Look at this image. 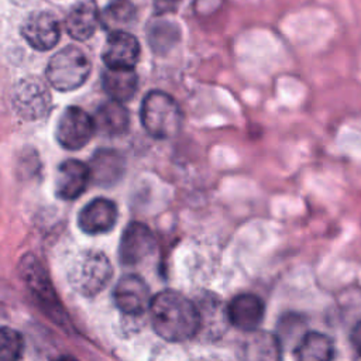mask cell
<instances>
[{"mask_svg": "<svg viewBox=\"0 0 361 361\" xmlns=\"http://www.w3.org/2000/svg\"><path fill=\"white\" fill-rule=\"evenodd\" d=\"M137 8L130 0H113L100 13V23L111 31H120L135 21Z\"/></svg>", "mask_w": 361, "mask_h": 361, "instance_id": "obj_20", "label": "cell"}, {"mask_svg": "<svg viewBox=\"0 0 361 361\" xmlns=\"http://www.w3.org/2000/svg\"><path fill=\"white\" fill-rule=\"evenodd\" d=\"M180 0H152V6L157 14H166V13H173Z\"/></svg>", "mask_w": 361, "mask_h": 361, "instance_id": "obj_23", "label": "cell"}, {"mask_svg": "<svg viewBox=\"0 0 361 361\" xmlns=\"http://www.w3.org/2000/svg\"><path fill=\"white\" fill-rule=\"evenodd\" d=\"M149 310L154 330L168 341L189 340L199 330V310L179 292L157 293L151 300Z\"/></svg>", "mask_w": 361, "mask_h": 361, "instance_id": "obj_1", "label": "cell"}, {"mask_svg": "<svg viewBox=\"0 0 361 361\" xmlns=\"http://www.w3.org/2000/svg\"><path fill=\"white\" fill-rule=\"evenodd\" d=\"M124 166V161L117 151L100 149L97 151L89 165L90 179L99 183H110L117 180Z\"/></svg>", "mask_w": 361, "mask_h": 361, "instance_id": "obj_19", "label": "cell"}, {"mask_svg": "<svg viewBox=\"0 0 361 361\" xmlns=\"http://www.w3.org/2000/svg\"><path fill=\"white\" fill-rule=\"evenodd\" d=\"M140 116L145 131L158 140L175 137L182 126V111L178 102L162 90H151L145 94Z\"/></svg>", "mask_w": 361, "mask_h": 361, "instance_id": "obj_2", "label": "cell"}, {"mask_svg": "<svg viewBox=\"0 0 361 361\" xmlns=\"http://www.w3.org/2000/svg\"><path fill=\"white\" fill-rule=\"evenodd\" d=\"M113 268L109 258L99 251L80 254L69 269V282L83 296H94L109 283Z\"/></svg>", "mask_w": 361, "mask_h": 361, "instance_id": "obj_4", "label": "cell"}, {"mask_svg": "<svg viewBox=\"0 0 361 361\" xmlns=\"http://www.w3.org/2000/svg\"><path fill=\"white\" fill-rule=\"evenodd\" d=\"M100 23V13H97L92 1L78 3L65 18L66 32L76 41L89 39Z\"/></svg>", "mask_w": 361, "mask_h": 361, "instance_id": "obj_15", "label": "cell"}, {"mask_svg": "<svg viewBox=\"0 0 361 361\" xmlns=\"http://www.w3.org/2000/svg\"><path fill=\"white\" fill-rule=\"evenodd\" d=\"M155 245L151 230L141 223H131L123 233L118 254L124 265H134L148 257Z\"/></svg>", "mask_w": 361, "mask_h": 361, "instance_id": "obj_11", "label": "cell"}, {"mask_svg": "<svg viewBox=\"0 0 361 361\" xmlns=\"http://www.w3.org/2000/svg\"><path fill=\"white\" fill-rule=\"evenodd\" d=\"M104 92L111 100L126 103L131 100L138 89V76L134 69L107 68L102 76Z\"/></svg>", "mask_w": 361, "mask_h": 361, "instance_id": "obj_16", "label": "cell"}, {"mask_svg": "<svg viewBox=\"0 0 361 361\" xmlns=\"http://www.w3.org/2000/svg\"><path fill=\"white\" fill-rule=\"evenodd\" d=\"M96 130L106 135H121L128 130L130 117L123 103L109 100L102 103L93 117Z\"/></svg>", "mask_w": 361, "mask_h": 361, "instance_id": "obj_17", "label": "cell"}, {"mask_svg": "<svg viewBox=\"0 0 361 361\" xmlns=\"http://www.w3.org/2000/svg\"><path fill=\"white\" fill-rule=\"evenodd\" d=\"M21 35L31 48L49 51L61 38L59 20L49 11H34L23 23Z\"/></svg>", "mask_w": 361, "mask_h": 361, "instance_id": "obj_7", "label": "cell"}, {"mask_svg": "<svg viewBox=\"0 0 361 361\" xmlns=\"http://www.w3.org/2000/svg\"><path fill=\"white\" fill-rule=\"evenodd\" d=\"M240 361H282L281 338L271 331L251 330L245 331L240 347Z\"/></svg>", "mask_w": 361, "mask_h": 361, "instance_id": "obj_9", "label": "cell"}, {"mask_svg": "<svg viewBox=\"0 0 361 361\" xmlns=\"http://www.w3.org/2000/svg\"><path fill=\"white\" fill-rule=\"evenodd\" d=\"M47 79L59 92L79 89L90 75V62L86 54L75 45L58 51L48 62Z\"/></svg>", "mask_w": 361, "mask_h": 361, "instance_id": "obj_3", "label": "cell"}, {"mask_svg": "<svg viewBox=\"0 0 361 361\" xmlns=\"http://www.w3.org/2000/svg\"><path fill=\"white\" fill-rule=\"evenodd\" d=\"M58 361H76L75 358H72V357H68V355H63V357H61Z\"/></svg>", "mask_w": 361, "mask_h": 361, "instance_id": "obj_26", "label": "cell"}, {"mask_svg": "<svg viewBox=\"0 0 361 361\" xmlns=\"http://www.w3.org/2000/svg\"><path fill=\"white\" fill-rule=\"evenodd\" d=\"M114 302L127 314H141L151 305V293L145 281L137 275L123 276L114 288Z\"/></svg>", "mask_w": 361, "mask_h": 361, "instance_id": "obj_10", "label": "cell"}, {"mask_svg": "<svg viewBox=\"0 0 361 361\" xmlns=\"http://www.w3.org/2000/svg\"><path fill=\"white\" fill-rule=\"evenodd\" d=\"M13 107L24 120H38L51 107V93L37 76L23 78L13 90Z\"/></svg>", "mask_w": 361, "mask_h": 361, "instance_id": "obj_5", "label": "cell"}, {"mask_svg": "<svg viewBox=\"0 0 361 361\" xmlns=\"http://www.w3.org/2000/svg\"><path fill=\"white\" fill-rule=\"evenodd\" d=\"M295 361H331L334 344L331 338L319 331H309L302 336L293 350Z\"/></svg>", "mask_w": 361, "mask_h": 361, "instance_id": "obj_18", "label": "cell"}, {"mask_svg": "<svg viewBox=\"0 0 361 361\" xmlns=\"http://www.w3.org/2000/svg\"><path fill=\"white\" fill-rule=\"evenodd\" d=\"M23 350V336L14 329L0 327V361H18Z\"/></svg>", "mask_w": 361, "mask_h": 361, "instance_id": "obj_22", "label": "cell"}, {"mask_svg": "<svg viewBox=\"0 0 361 361\" xmlns=\"http://www.w3.org/2000/svg\"><path fill=\"white\" fill-rule=\"evenodd\" d=\"M264 302L252 293L237 295L231 299L227 307L228 322L244 333L258 329L259 323L264 319Z\"/></svg>", "mask_w": 361, "mask_h": 361, "instance_id": "obj_13", "label": "cell"}, {"mask_svg": "<svg viewBox=\"0 0 361 361\" xmlns=\"http://www.w3.org/2000/svg\"><path fill=\"white\" fill-rule=\"evenodd\" d=\"M96 131L93 117L78 106L66 107L58 118L55 137L58 142L71 151L80 149Z\"/></svg>", "mask_w": 361, "mask_h": 361, "instance_id": "obj_6", "label": "cell"}, {"mask_svg": "<svg viewBox=\"0 0 361 361\" xmlns=\"http://www.w3.org/2000/svg\"><path fill=\"white\" fill-rule=\"evenodd\" d=\"M102 59L106 68L134 69L140 59V42L124 30L111 31L106 39Z\"/></svg>", "mask_w": 361, "mask_h": 361, "instance_id": "obj_8", "label": "cell"}, {"mask_svg": "<svg viewBox=\"0 0 361 361\" xmlns=\"http://www.w3.org/2000/svg\"><path fill=\"white\" fill-rule=\"evenodd\" d=\"M353 361H361V348H360V350H357V353H355V355H354Z\"/></svg>", "mask_w": 361, "mask_h": 361, "instance_id": "obj_25", "label": "cell"}, {"mask_svg": "<svg viewBox=\"0 0 361 361\" xmlns=\"http://www.w3.org/2000/svg\"><path fill=\"white\" fill-rule=\"evenodd\" d=\"M117 220V207L109 199H93L78 216V224L87 234H100L113 228Z\"/></svg>", "mask_w": 361, "mask_h": 361, "instance_id": "obj_14", "label": "cell"}, {"mask_svg": "<svg viewBox=\"0 0 361 361\" xmlns=\"http://www.w3.org/2000/svg\"><path fill=\"white\" fill-rule=\"evenodd\" d=\"M90 180L89 165L78 159L63 161L56 172L55 192L59 199L72 200L80 196Z\"/></svg>", "mask_w": 361, "mask_h": 361, "instance_id": "obj_12", "label": "cell"}, {"mask_svg": "<svg viewBox=\"0 0 361 361\" xmlns=\"http://www.w3.org/2000/svg\"><path fill=\"white\" fill-rule=\"evenodd\" d=\"M178 35L176 27L169 21H158L151 25L148 31V41L154 51L166 52L175 44V37Z\"/></svg>", "mask_w": 361, "mask_h": 361, "instance_id": "obj_21", "label": "cell"}, {"mask_svg": "<svg viewBox=\"0 0 361 361\" xmlns=\"http://www.w3.org/2000/svg\"><path fill=\"white\" fill-rule=\"evenodd\" d=\"M351 341H353V344L355 345L357 350L361 348V320L353 327V331H351Z\"/></svg>", "mask_w": 361, "mask_h": 361, "instance_id": "obj_24", "label": "cell"}]
</instances>
